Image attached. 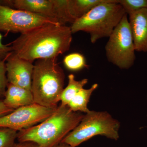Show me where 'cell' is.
Wrapping results in <instances>:
<instances>
[{"instance_id": "1", "label": "cell", "mask_w": 147, "mask_h": 147, "mask_svg": "<svg viewBox=\"0 0 147 147\" xmlns=\"http://www.w3.org/2000/svg\"><path fill=\"white\" fill-rule=\"evenodd\" d=\"M72 34L70 27L47 24L21 34L8 45L19 57L33 62L57 58L68 51Z\"/></svg>"}, {"instance_id": "2", "label": "cell", "mask_w": 147, "mask_h": 147, "mask_svg": "<svg viewBox=\"0 0 147 147\" xmlns=\"http://www.w3.org/2000/svg\"><path fill=\"white\" fill-rule=\"evenodd\" d=\"M84 116L61 104L45 120L18 131L17 139L19 142H33L39 147H55L78 125Z\"/></svg>"}, {"instance_id": "3", "label": "cell", "mask_w": 147, "mask_h": 147, "mask_svg": "<svg viewBox=\"0 0 147 147\" xmlns=\"http://www.w3.org/2000/svg\"><path fill=\"white\" fill-rule=\"evenodd\" d=\"M57 60L54 58L36 61L31 86L34 103L49 108L58 107L65 75Z\"/></svg>"}, {"instance_id": "4", "label": "cell", "mask_w": 147, "mask_h": 147, "mask_svg": "<svg viewBox=\"0 0 147 147\" xmlns=\"http://www.w3.org/2000/svg\"><path fill=\"white\" fill-rule=\"evenodd\" d=\"M126 14L118 0H109L96 6L70 27L72 34L80 31L89 34L92 43L109 37L115 28Z\"/></svg>"}, {"instance_id": "5", "label": "cell", "mask_w": 147, "mask_h": 147, "mask_svg": "<svg viewBox=\"0 0 147 147\" xmlns=\"http://www.w3.org/2000/svg\"><path fill=\"white\" fill-rule=\"evenodd\" d=\"M119 122L108 112L90 111L84 115L80 123L69 133L61 143L76 147L97 135L113 140L119 138Z\"/></svg>"}, {"instance_id": "6", "label": "cell", "mask_w": 147, "mask_h": 147, "mask_svg": "<svg viewBox=\"0 0 147 147\" xmlns=\"http://www.w3.org/2000/svg\"><path fill=\"white\" fill-rule=\"evenodd\" d=\"M108 38L105 46L108 61L121 69L131 67L136 60V51L127 14H125Z\"/></svg>"}, {"instance_id": "7", "label": "cell", "mask_w": 147, "mask_h": 147, "mask_svg": "<svg viewBox=\"0 0 147 147\" xmlns=\"http://www.w3.org/2000/svg\"><path fill=\"white\" fill-rule=\"evenodd\" d=\"M49 24H59L54 20L26 11L12 8L0 2L1 31L21 34Z\"/></svg>"}, {"instance_id": "8", "label": "cell", "mask_w": 147, "mask_h": 147, "mask_svg": "<svg viewBox=\"0 0 147 147\" xmlns=\"http://www.w3.org/2000/svg\"><path fill=\"white\" fill-rule=\"evenodd\" d=\"M57 107L49 108L35 103L20 107L0 117V127L18 131L30 128L48 118Z\"/></svg>"}, {"instance_id": "9", "label": "cell", "mask_w": 147, "mask_h": 147, "mask_svg": "<svg viewBox=\"0 0 147 147\" xmlns=\"http://www.w3.org/2000/svg\"><path fill=\"white\" fill-rule=\"evenodd\" d=\"M8 83L31 90L34 64L11 52L6 61Z\"/></svg>"}, {"instance_id": "10", "label": "cell", "mask_w": 147, "mask_h": 147, "mask_svg": "<svg viewBox=\"0 0 147 147\" xmlns=\"http://www.w3.org/2000/svg\"><path fill=\"white\" fill-rule=\"evenodd\" d=\"M0 2L12 8L26 11L59 23L53 0H4Z\"/></svg>"}, {"instance_id": "11", "label": "cell", "mask_w": 147, "mask_h": 147, "mask_svg": "<svg viewBox=\"0 0 147 147\" xmlns=\"http://www.w3.org/2000/svg\"><path fill=\"white\" fill-rule=\"evenodd\" d=\"M135 51L147 53V8L128 15Z\"/></svg>"}, {"instance_id": "12", "label": "cell", "mask_w": 147, "mask_h": 147, "mask_svg": "<svg viewBox=\"0 0 147 147\" xmlns=\"http://www.w3.org/2000/svg\"><path fill=\"white\" fill-rule=\"evenodd\" d=\"M3 101L7 107L13 110L34 103L31 90L9 83Z\"/></svg>"}, {"instance_id": "13", "label": "cell", "mask_w": 147, "mask_h": 147, "mask_svg": "<svg viewBox=\"0 0 147 147\" xmlns=\"http://www.w3.org/2000/svg\"><path fill=\"white\" fill-rule=\"evenodd\" d=\"M109 0H68L69 13L75 21L88 13L96 6Z\"/></svg>"}, {"instance_id": "14", "label": "cell", "mask_w": 147, "mask_h": 147, "mask_svg": "<svg viewBox=\"0 0 147 147\" xmlns=\"http://www.w3.org/2000/svg\"><path fill=\"white\" fill-rule=\"evenodd\" d=\"M98 85L94 84L89 89H82L69 102L67 106L74 112L86 113L90 111L88 104L90 98L94 91L97 89Z\"/></svg>"}, {"instance_id": "15", "label": "cell", "mask_w": 147, "mask_h": 147, "mask_svg": "<svg viewBox=\"0 0 147 147\" xmlns=\"http://www.w3.org/2000/svg\"><path fill=\"white\" fill-rule=\"evenodd\" d=\"M68 79L67 86L64 89L61 95V105H67L69 102L71 101L79 91L84 88V86L88 82V79H87L77 81L72 74L69 75Z\"/></svg>"}, {"instance_id": "16", "label": "cell", "mask_w": 147, "mask_h": 147, "mask_svg": "<svg viewBox=\"0 0 147 147\" xmlns=\"http://www.w3.org/2000/svg\"><path fill=\"white\" fill-rule=\"evenodd\" d=\"M55 5L56 18L62 26L67 23L73 24L75 20L71 17L68 9V0H53Z\"/></svg>"}, {"instance_id": "17", "label": "cell", "mask_w": 147, "mask_h": 147, "mask_svg": "<svg viewBox=\"0 0 147 147\" xmlns=\"http://www.w3.org/2000/svg\"><path fill=\"white\" fill-rule=\"evenodd\" d=\"M63 63L65 67L71 71H78L88 67L84 56L78 53L67 55L64 59Z\"/></svg>"}, {"instance_id": "18", "label": "cell", "mask_w": 147, "mask_h": 147, "mask_svg": "<svg viewBox=\"0 0 147 147\" xmlns=\"http://www.w3.org/2000/svg\"><path fill=\"white\" fill-rule=\"evenodd\" d=\"M18 132L11 129L0 127V147H15Z\"/></svg>"}, {"instance_id": "19", "label": "cell", "mask_w": 147, "mask_h": 147, "mask_svg": "<svg viewBox=\"0 0 147 147\" xmlns=\"http://www.w3.org/2000/svg\"><path fill=\"white\" fill-rule=\"evenodd\" d=\"M118 3L127 15L147 8V0H118Z\"/></svg>"}, {"instance_id": "20", "label": "cell", "mask_w": 147, "mask_h": 147, "mask_svg": "<svg viewBox=\"0 0 147 147\" xmlns=\"http://www.w3.org/2000/svg\"><path fill=\"white\" fill-rule=\"evenodd\" d=\"M7 59L0 61V98L4 97L8 84L6 67Z\"/></svg>"}, {"instance_id": "21", "label": "cell", "mask_w": 147, "mask_h": 147, "mask_svg": "<svg viewBox=\"0 0 147 147\" xmlns=\"http://www.w3.org/2000/svg\"><path fill=\"white\" fill-rule=\"evenodd\" d=\"M3 36L0 33V61L5 59L12 52L11 47L8 44L4 45L2 42Z\"/></svg>"}, {"instance_id": "22", "label": "cell", "mask_w": 147, "mask_h": 147, "mask_svg": "<svg viewBox=\"0 0 147 147\" xmlns=\"http://www.w3.org/2000/svg\"><path fill=\"white\" fill-rule=\"evenodd\" d=\"M14 110L7 107L3 100L0 99V117H2L11 113Z\"/></svg>"}, {"instance_id": "23", "label": "cell", "mask_w": 147, "mask_h": 147, "mask_svg": "<svg viewBox=\"0 0 147 147\" xmlns=\"http://www.w3.org/2000/svg\"><path fill=\"white\" fill-rule=\"evenodd\" d=\"M15 147H39L35 143L30 142H18L16 143Z\"/></svg>"}, {"instance_id": "24", "label": "cell", "mask_w": 147, "mask_h": 147, "mask_svg": "<svg viewBox=\"0 0 147 147\" xmlns=\"http://www.w3.org/2000/svg\"><path fill=\"white\" fill-rule=\"evenodd\" d=\"M55 147H71L70 146L65 143H61L57 145V146Z\"/></svg>"}, {"instance_id": "25", "label": "cell", "mask_w": 147, "mask_h": 147, "mask_svg": "<svg viewBox=\"0 0 147 147\" xmlns=\"http://www.w3.org/2000/svg\"></svg>"}]
</instances>
